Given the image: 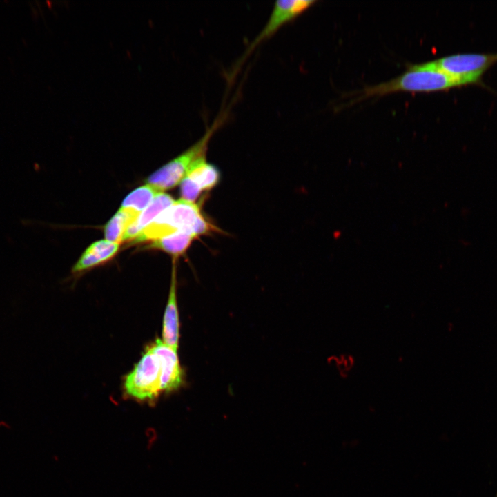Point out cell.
Wrapping results in <instances>:
<instances>
[{
    "mask_svg": "<svg viewBox=\"0 0 497 497\" xmlns=\"http://www.w3.org/2000/svg\"><path fill=\"white\" fill-rule=\"evenodd\" d=\"M462 86L465 85L458 79L426 62L411 66L407 71L388 81L365 87L355 94L352 103L394 92H433Z\"/></svg>",
    "mask_w": 497,
    "mask_h": 497,
    "instance_id": "obj_1",
    "label": "cell"
},
{
    "mask_svg": "<svg viewBox=\"0 0 497 497\" xmlns=\"http://www.w3.org/2000/svg\"><path fill=\"white\" fill-rule=\"evenodd\" d=\"M315 2L312 0H280L275 1L266 23L249 43L239 59L236 68L243 63L244 60L257 46L271 37L282 27L304 13Z\"/></svg>",
    "mask_w": 497,
    "mask_h": 497,
    "instance_id": "obj_6",
    "label": "cell"
},
{
    "mask_svg": "<svg viewBox=\"0 0 497 497\" xmlns=\"http://www.w3.org/2000/svg\"><path fill=\"white\" fill-rule=\"evenodd\" d=\"M431 66L460 80L465 86H486L483 74L497 62V53H458L429 61Z\"/></svg>",
    "mask_w": 497,
    "mask_h": 497,
    "instance_id": "obj_4",
    "label": "cell"
},
{
    "mask_svg": "<svg viewBox=\"0 0 497 497\" xmlns=\"http://www.w3.org/2000/svg\"><path fill=\"white\" fill-rule=\"evenodd\" d=\"M155 219L195 237L217 231V228L203 215L199 204L181 198L175 200L170 207Z\"/></svg>",
    "mask_w": 497,
    "mask_h": 497,
    "instance_id": "obj_5",
    "label": "cell"
},
{
    "mask_svg": "<svg viewBox=\"0 0 497 497\" xmlns=\"http://www.w3.org/2000/svg\"><path fill=\"white\" fill-rule=\"evenodd\" d=\"M119 248V244L106 239L92 243L75 264L72 272H81L109 260L115 255Z\"/></svg>",
    "mask_w": 497,
    "mask_h": 497,
    "instance_id": "obj_10",
    "label": "cell"
},
{
    "mask_svg": "<svg viewBox=\"0 0 497 497\" xmlns=\"http://www.w3.org/2000/svg\"><path fill=\"white\" fill-rule=\"evenodd\" d=\"M174 202L175 200L170 195L164 192L159 193L128 228L124 235L123 241H132L143 228L170 207Z\"/></svg>",
    "mask_w": 497,
    "mask_h": 497,
    "instance_id": "obj_11",
    "label": "cell"
},
{
    "mask_svg": "<svg viewBox=\"0 0 497 497\" xmlns=\"http://www.w3.org/2000/svg\"><path fill=\"white\" fill-rule=\"evenodd\" d=\"M139 214L140 213L133 208L121 206L105 226V239L120 244L123 242L128 228L137 219Z\"/></svg>",
    "mask_w": 497,
    "mask_h": 497,
    "instance_id": "obj_12",
    "label": "cell"
},
{
    "mask_svg": "<svg viewBox=\"0 0 497 497\" xmlns=\"http://www.w3.org/2000/svg\"><path fill=\"white\" fill-rule=\"evenodd\" d=\"M218 168L208 163L206 155L199 157L190 166L180 182L181 199L195 202L204 191H208L219 183Z\"/></svg>",
    "mask_w": 497,
    "mask_h": 497,
    "instance_id": "obj_7",
    "label": "cell"
},
{
    "mask_svg": "<svg viewBox=\"0 0 497 497\" xmlns=\"http://www.w3.org/2000/svg\"><path fill=\"white\" fill-rule=\"evenodd\" d=\"M161 192L153 186L146 184L128 194L122 202L121 206L133 208L141 213Z\"/></svg>",
    "mask_w": 497,
    "mask_h": 497,
    "instance_id": "obj_14",
    "label": "cell"
},
{
    "mask_svg": "<svg viewBox=\"0 0 497 497\" xmlns=\"http://www.w3.org/2000/svg\"><path fill=\"white\" fill-rule=\"evenodd\" d=\"M223 121V116L217 118L197 142L151 174L146 180L147 184L162 192L180 184L193 162L199 157L206 155L212 136L222 125Z\"/></svg>",
    "mask_w": 497,
    "mask_h": 497,
    "instance_id": "obj_3",
    "label": "cell"
},
{
    "mask_svg": "<svg viewBox=\"0 0 497 497\" xmlns=\"http://www.w3.org/2000/svg\"><path fill=\"white\" fill-rule=\"evenodd\" d=\"M150 344L161 362L162 393H168L177 390L185 381V375L179 363L177 351L164 344L161 339H156Z\"/></svg>",
    "mask_w": 497,
    "mask_h": 497,
    "instance_id": "obj_8",
    "label": "cell"
},
{
    "mask_svg": "<svg viewBox=\"0 0 497 497\" xmlns=\"http://www.w3.org/2000/svg\"><path fill=\"white\" fill-rule=\"evenodd\" d=\"M162 376L159 357L149 344L139 361L125 376L124 393L137 402L154 404L162 393Z\"/></svg>",
    "mask_w": 497,
    "mask_h": 497,
    "instance_id": "obj_2",
    "label": "cell"
},
{
    "mask_svg": "<svg viewBox=\"0 0 497 497\" xmlns=\"http://www.w3.org/2000/svg\"><path fill=\"white\" fill-rule=\"evenodd\" d=\"M175 260V258H173L171 282L163 318L161 340L164 344L177 351L179 338V320L176 293L177 271Z\"/></svg>",
    "mask_w": 497,
    "mask_h": 497,
    "instance_id": "obj_9",
    "label": "cell"
},
{
    "mask_svg": "<svg viewBox=\"0 0 497 497\" xmlns=\"http://www.w3.org/2000/svg\"><path fill=\"white\" fill-rule=\"evenodd\" d=\"M195 238L190 233L179 231L151 241L148 248L163 251L176 259L186 251Z\"/></svg>",
    "mask_w": 497,
    "mask_h": 497,
    "instance_id": "obj_13",
    "label": "cell"
}]
</instances>
